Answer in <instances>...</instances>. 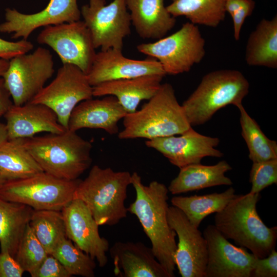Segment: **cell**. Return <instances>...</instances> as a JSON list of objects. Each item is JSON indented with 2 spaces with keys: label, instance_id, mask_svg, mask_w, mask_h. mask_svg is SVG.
I'll return each instance as SVG.
<instances>
[{
  "label": "cell",
  "instance_id": "6da1fadb",
  "mask_svg": "<svg viewBox=\"0 0 277 277\" xmlns=\"http://www.w3.org/2000/svg\"><path fill=\"white\" fill-rule=\"evenodd\" d=\"M131 185L135 191L136 197L127 208L128 212L137 217L150 241L156 259L170 277H173L176 235L167 220L168 187L156 181L145 185L136 172L131 174Z\"/></svg>",
  "mask_w": 277,
  "mask_h": 277
},
{
  "label": "cell",
  "instance_id": "7a4b0ae2",
  "mask_svg": "<svg viewBox=\"0 0 277 277\" xmlns=\"http://www.w3.org/2000/svg\"><path fill=\"white\" fill-rule=\"evenodd\" d=\"M260 193L238 195L215 213L214 226L226 239L246 248L257 258L267 256L275 249L277 227H267L256 211Z\"/></svg>",
  "mask_w": 277,
  "mask_h": 277
},
{
  "label": "cell",
  "instance_id": "3957f363",
  "mask_svg": "<svg viewBox=\"0 0 277 277\" xmlns=\"http://www.w3.org/2000/svg\"><path fill=\"white\" fill-rule=\"evenodd\" d=\"M23 144L44 172L59 179H77L92 163L91 142L69 129L23 138Z\"/></svg>",
  "mask_w": 277,
  "mask_h": 277
},
{
  "label": "cell",
  "instance_id": "277c9868",
  "mask_svg": "<svg viewBox=\"0 0 277 277\" xmlns=\"http://www.w3.org/2000/svg\"><path fill=\"white\" fill-rule=\"evenodd\" d=\"M123 125L124 129L117 134L121 140H151L181 134L191 127L169 83L162 84L141 109L127 113Z\"/></svg>",
  "mask_w": 277,
  "mask_h": 277
},
{
  "label": "cell",
  "instance_id": "5b68a950",
  "mask_svg": "<svg viewBox=\"0 0 277 277\" xmlns=\"http://www.w3.org/2000/svg\"><path fill=\"white\" fill-rule=\"evenodd\" d=\"M131 184V174L110 167L94 165L87 176L81 180L74 199L82 201L99 226H114L127 216L125 202Z\"/></svg>",
  "mask_w": 277,
  "mask_h": 277
},
{
  "label": "cell",
  "instance_id": "8992f818",
  "mask_svg": "<svg viewBox=\"0 0 277 277\" xmlns=\"http://www.w3.org/2000/svg\"><path fill=\"white\" fill-rule=\"evenodd\" d=\"M249 84L236 70L222 69L204 75L182 106L190 125H200L229 105L238 107L249 92Z\"/></svg>",
  "mask_w": 277,
  "mask_h": 277
},
{
  "label": "cell",
  "instance_id": "52a82bcc",
  "mask_svg": "<svg viewBox=\"0 0 277 277\" xmlns=\"http://www.w3.org/2000/svg\"><path fill=\"white\" fill-rule=\"evenodd\" d=\"M79 179L67 180L45 172L6 182L0 188V197L27 205L34 210L61 211L73 199Z\"/></svg>",
  "mask_w": 277,
  "mask_h": 277
},
{
  "label": "cell",
  "instance_id": "ba28073f",
  "mask_svg": "<svg viewBox=\"0 0 277 277\" xmlns=\"http://www.w3.org/2000/svg\"><path fill=\"white\" fill-rule=\"evenodd\" d=\"M205 45L198 27L187 22L174 33L154 42L141 44L136 48L159 61L166 74L176 75L189 71L203 60Z\"/></svg>",
  "mask_w": 277,
  "mask_h": 277
},
{
  "label": "cell",
  "instance_id": "9c48e42d",
  "mask_svg": "<svg viewBox=\"0 0 277 277\" xmlns=\"http://www.w3.org/2000/svg\"><path fill=\"white\" fill-rule=\"evenodd\" d=\"M54 72L52 55L49 50L39 47L31 53L10 60L2 77L13 104L18 106L30 102Z\"/></svg>",
  "mask_w": 277,
  "mask_h": 277
},
{
  "label": "cell",
  "instance_id": "30bf717a",
  "mask_svg": "<svg viewBox=\"0 0 277 277\" xmlns=\"http://www.w3.org/2000/svg\"><path fill=\"white\" fill-rule=\"evenodd\" d=\"M95 49L122 50L124 38L131 33V22L125 0H88L81 9Z\"/></svg>",
  "mask_w": 277,
  "mask_h": 277
},
{
  "label": "cell",
  "instance_id": "8fae6325",
  "mask_svg": "<svg viewBox=\"0 0 277 277\" xmlns=\"http://www.w3.org/2000/svg\"><path fill=\"white\" fill-rule=\"evenodd\" d=\"M93 97V87L87 74L74 65L63 64L55 77L30 102L48 106L56 114L59 123L68 129L74 108Z\"/></svg>",
  "mask_w": 277,
  "mask_h": 277
},
{
  "label": "cell",
  "instance_id": "7c38bea8",
  "mask_svg": "<svg viewBox=\"0 0 277 277\" xmlns=\"http://www.w3.org/2000/svg\"><path fill=\"white\" fill-rule=\"evenodd\" d=\"M37 41L52 48L63 64L74 65L86 74L96 53L83 21L46 27L38 34Z\"/></svg>",
  "mask_w": 277,
  "mask_h": 277
},
{
  "label": "cell",
  "instance_id": "4fadbf2b",
  "mask_svg": "<svg viewBox=\"0 0 277 277\" xmlns=\"http://www.w3.org/2000/svg\"><path fill=\"white\" fill-rule=\"evenodd\" d=\"M167 220L178 237L174 261L179 273L182 277H204L207 246L203 234L172 205L168 207Z\"/></svg>",
  "mask_w": 277,
  "mask_h": 277
},
{
  "label": "cell",
  "instance_id": "5bb4252c",
  "mask_svg": "<svg viewBox=\"0 0 277 277\" xmlns=\"http://www.w3.org/2000/svg\"><path fill=\"white\" fill-rule=\"evenodd\" d=\"M203 235L207 246L204 277H250L257 258L244 247L230 243L216 228L209 225Z\"/></svg>",
  "mask_w": 277,
  "mask_h": 277
},
{
  "label": "cell",
  "instance_id": "9a60e30c",
  "mask_svg": "<svg viewBox=\"0 0 277 277\" xmlns=\"http://www.w3.org/2000/svg\"><path fill=\"white\" fill-rule=\"evenodd\" d=\"M81 16L77 0H50L44 9L32 14L7 8L5 21L0 24V32L12 33V38L27 40L40 27L78 21Z\"/></svg>",
  "mask_w": 277,
  "mask_h": 277
},
{
  "label": "cell",
  "instance_id": "2e32d148",
  "mask_svg": "<svg viewBox=\"0 0 277 277\" xmlns=\"http://www.w3.org/2000/svg\"><path fill=\"white\" fill-rule=\"evenodd\" d=\"M61 212L67 238L96 260L100 267H105L108 261L107 253L109 243L106 238L101 236L99 225L85 204L79 199H73Z\"/></svg>",
  "mask_w": 277,
  "mask_h": 277
},
{
  "label": "cell",
  "instance_id": "e0dca14e",
  "mask_svg": "<svg viewBox=\"0 0 277 277\" xmlns=\"http://www.w3.org/2000/svg\"><path fill=\"white\" fill-rule=\"evenodd\" d=\"M180 135L147 140L145 144L148 147L160 152L179 168L200 163L206 156H223V153L215 148L220 143L217 137L201 134L191 127Z\"/></svg>",
  "mask_w": 277,
  "mask_h": 277
},
{
  "label": "cell",
  "instance_id": "ac0fdd59",
  "mask_svg": "<svg viewBox=\"0 0 277 277\" xmlns=\"http://www.w3.org/2000/svg\"><path fill=\"white\" fill-rule=\"evenodd\" d=\"M151 74L166 75L155 58L148 56L142 60L131 59L125 57L122 50L111 48L96 53L87 76L94 87L106 82Z\"/></svg>",
  "mask_w": 277,
  "mask_h": 277
},
{
  "label": "cell",
  "instance_id": "d6986e66",
  "mask_svg": "<svg viewBox=\"0 0 277 277\" xmlns=\"http://www.w3.org/2000/svg\"><path fill=\"white\" fill-rule=\"evenodd\" d=\"M4 116L9 140L32 137L43 132L61 133L67 130L59 123L54 111L40 103L13 104Z\"/></svg>",
  "mask_w": 277,
  "mask_h": 277
},
{
  "label": "cell",
  "instance_id": "ffe728a7",
  "mask_svg": "<svg viewBox=\"0 0 277 277\" xmlns=\"http://www.w3.org/2000/svg\"><path fill=\"white\" fill-rule=\"evenodd\" d=\"M109 251L117 277H170L151 247L141 242H116Z\"/></svg>",
  "mask_w": 277,
  "mask_h": 277
},
{
  "label": "cell",
  "instance_id": "44dd1931",
  "mask_svg": "<svg viewBox=\"0 0 277 277\" xmlns=\"http://www.w3.org/2000/svg\"><path fill=\"white\" fill-rule=\"evenodd\" d=\"M128 113L113 95L92 98L80 103L72 111L68 129L76 132L83 128L100 129L110 135L118 134V122Z\"/></svg>",
  "mask_w": 277,
  "mask_h": 277
},
{
  "label": "cell",
  "instance_id": "7402d4cb",
  "mask_svg": "<svg viewBox=\"0 0 277 277\" xmlns=\"http://www.w3.org/2000/svg\"><path fill=\"white\" fill-rule=\"evenodd\" d=\"M164 76L151 74L106 82L93 87V96L113 95L128 113H132L142 101L149 100L156 93Z\"/></svg>",
  "mask_w": 277,
  "mask_h": 277
},
{
  "label": "cell",
  "instance_id": "603a6c76",
  "mask_svg": "<svg viewBox=\"0 0 277 277\" xmlns=\"http://www.w3.org/2000/svg\"><path fill=\"white\" fill-rule=\"evenodd\" d=\"M125 3L131 24L144 39L164 37L176 23L165 5V0H125Z\"/></svg>",
  "mask_w": 277,
  "mask_h": 277
},
{
  "label": "cell",
  "instance_id": "cb8c5ba5",
  "mask_svg": "<svg viewBox=\"0 0 277 277\" xmlns=\"http://www.w3.org/2000/svg\"><path fill=\"white\" fill-rule=\"evenodd\" d=\"M180 169L179 174L168 187L172 194L232 184L231 179L225 174L232 167L224 160L213 165H204L201 163L190 164Z\"/></svg>",
  "mask_w": 277,
  "mask_h": 277
},
{
  "label": "cell",
  "instance_id": "d4e9b609",
  "mask_svg": "<svg viewBox=\"0 0 277 277\" xmlns=\"http://www.w3.org/2000/svg\"><path fill=\"white\" fill-rule=\"evenodd\" d=\"M245 61L251 66L277 68V16L262 19L250 34L247 42Z\"/></svg>",
  "mask_w": 277,
  "mask_h": 277
},
{
  "label": "cell",
  "instance_id": "484cf974",
  "mask_svg": "<svg viewBox=\"0 0 277 277\" xmlns=\"http://www.w3.org/2000/svg\"><path fill=\"white\" fill-rule=\"evenodd\" d=\"M34 209L0 197V247L15 258L20 240Z\"/></svg>",
  "mask_w": 277,
  "mask_h": 277
},
{
  "label": "cell",
  "instance_id": "4316f807",
  "mask_svg": "<svg viewBox=\"0 0 277 277\" xmlns=\"http://www.w3.org/2000/svg\"><path fill=\"white\" fill-rule=\"evenodd\" d=\"M44 172L23 144V138L9 140L0 147V174L7 181Z\"/></svg>",
  "mask_w": 277,
  "mask_h": 277
},
{
  "label": "cell",
  "instance_id": "83f0119b",
  "mask_svg": "<svg viewBox=\"0 0 277 277\" xmlns=\"http://www.w3.org/2000/svg\"><path fill=\"white\" fill-rule=\"evenodd\" d=\"M231 187L224 192L202 195L175 196L171 198L172 206L180 209L189 222L199 228L208 215L222 210L237 194Z\"/></svg>",
  "mask_w": 277,
  "mask_h": 277
},
{
  "label": "cell",
  "instance_id": "f1b7e54d",
  "mask_svg": "<svg viewBox=\"0 0 277 277\" xmlns=\"http://www.w3.org/2000/svg\"><path fill=\"white\" fill-rule=\"evenodd\" d=\"M226 0H171L166 6L173 17L185 16L189 22L216 27L225 17Z\"/></svg>",
  "mask_w": 277,
  "mask_h": 277
},
{
  "label": "cell",
  "instance_id": "f546056e",
  "mask_svg": "<svg viewBox=\"0 0 277 277\" xmlns=\"http://www.w3.org/2000/svg\"><path fill=\"white\" fill-rule=\"evenodd\" d=\"M237 108L240 112L241 134L248 147L249 159L254 163L277 159L276 142L265 135L243 105Z\"/></svg>",
  "mask_w": 277,
  "mask_h": 277
},
{
  "label": "cell",
  "instance_id": "4dcf8cb0",
  "mask_svg": "<svg viewBox=\"0 0 277 277\" xmlns=\"http://www.w3.org/2000/svg\"><path fill=\"white\" fill-rule=\"evenodd\" d=\"M32 232L48 254L67 237L61 211L34 210L29 222Z\"/></svg>",
  "mask_w": 277,
  "mask_h": 277
},
{
  "label": "cell",
  "instance_id": "1f68e13d",
  "mask_svg": "<svg viewBox=\"0 0 277 277\" xmlns=\"http://www.w3.org/2000/svg\"><path fill=\"white\" fill-rule=\"evenodd\" d=\"M51 254L61 262L72 276H95V260L67 237L58 243Z\"/></svg>",
  "mask_w": 277,
  "mask_h": 277
},
{
  "label": "cell",
  "instance_id": "d6a6232c",
  "mask_svg": "<svg viewBox=\"0 0 277 277\" xmlns=\"http://www.w3.org/2000/svg\"><path fill=\"white\" fill-rule=\"evenodd\" d=\"M48 254L28 224L20 240L14 258L24 271L30 273L40 265Z\"/></svg>",
  "mask_w": 277,
  "mask_h": 277
},
{
  "label": "cell",
  "instance_id": "836d02e7",
  "mask_svg": "<svg viewBox=\"0 0 277 277\" xmlns=\"http://www.w3.org/2000/svg\"><path fill=\"white\" fill-rule=\"evenodd\" d=\"M251 193H260L266 187L277 184V159L254 162L250 171Z\"/></svg>",
  "mask_w": 277,
  "mask_h": 277
},
{
  "label": "cell",
  "instance_id": "e575fe53",
  "mask_svg": "<svg viewBox=\"0 0 277 277\" xmlns=\"http://www.w3.org/2000/svg\"><path fill=\"white\" fill-rule=\"evenodd\" d=\"M32 277H70L61 262L51 254H48L40 265L31 273Z\"/></svg>",
  "mask_w": 277,
  "mask_h": 277
},
{
  "label": "cell",
  "instance_id": "d590c367",
  "mask_svg": "<svg viewBox=\"0 0 277 277\" xmlns=\"http://www.w3.org/2000/svg\"><path fill=\"white\" fill-rule=\"evenodd\" d=\"M251 276H277V252L275 249L272 250L267 256L256 259Z\"/></svg>",
  "mask_w": 277,
  "mask_h": 277
},
{
  "label": "cell",
  "instance_id": "8d00e7d4",
  "mask_svg": "<svg viewBox=\"0 0 277 277\" xmlns=\"http://www.w3.org/2000/svg\"><path fill=\"white\" fill-rule=\"evenodd\" d=\"M33 48V44L27 39L12 42L0 38V58L9 61L18 55L29 52Z\"/></svg>",
  "mask_w": 277,
  "mask_h": 277
},
{
  "label": "cell",
  "instance_id": "74e56055",
  "mask_svg": "<svg viewBox=\"0 0 277 277\" xmlns=\"http://www.w3.org/2000/svg\"><path fill=\"white\" fill-rule=\"evenodd\" d=\"M24 272L14 257L0 252V277H22Z\"/></svg>",
  "mask_w": 277,
  "mask_h": 277
},
{
  "label": "cell",
  "instance_id": "f35d334b",
  "mask_svg": "<svg viewBox=\"0 0 277 277\" xmlns=\"http://www.w3.org/2000/svg\"><path fill=\"white\" fill-rule=\"evenodd\" d=\"M255 6L253 0L248 2L232 16L233 25V36L236 41L240 39V32L246 18L251 15Z\"/></svg>",
  "mask_w": 277,
  "mask_h": 277
},
{
  "label": "cell",
  "instance_id": "ab89813d",
  "mask_svg": "<svg viewBox=\"0 0 277 277\" xmlns=\"http://www.w3.org/2000/svg\"><path fill=\"white\" fill-rule=\"evenodd\" d=\"M13 104L11 95L6 88L3 77H0V117L4 115Z\"/></svg>",
  "mask_w": 277,
  "mask_h": 277
},
{
  "label": "cell",
  "instance_id": "60d3db41",
  "mask_svg": "<svg viewBox=\"0 0 277 277\" xmlns=\"http://www.w3.org/2000/svg\"><path fill=\"white\" fill-rule=\"evenodd\" d=\"M249 0H226L225 4L226 12L231 16L239 9L245 5Z\"/></svg>",
  "mask_w": 277,
  "mask_h": 277
},
{
  "label": "cell",
  "instance_id": "b9f144b4",
  "mask_svg": "<svg viewBox=\"0 0 277 277\" xmlns=\"http://www.w3.org/2000/svg\"><path fill=\"white\" fill-rule=\"evenodd\" d=\"M9 140L6 124L0 123V147Z\"/></svg>",
  "mask_w": 277,
  "mask_h": 277
},
{
  "label": "cell",
  "instance_id": "7bdbcfd3",
  "mask_svg": "<svg viewBox=\"0 0 277 277\" xmlns=\"http://www.w3.org/2000/svg\"><path fill=\"white\" fill-rule=\"evenodd\" d=\"M9 61L0 58V77H2L9 66Z\"/></svg>",
  "mask_w": 277,
  "mask_h": 277
},
{
  "label": "cell",
  "instance_id": "ee69618b",
  "mask_svg": "<svg viewBox=\"0 0 277 277\" xmlns=\"http://www.w3.org/2000/svg\"><path fill=\"white\" fill-rule=\"evenodd\" d=\"M6 181L3 177L0 174V188L4 185Z\"/></svg>",
  "mask_w": 277,
  "mask_h": 277
}]
</instances>
